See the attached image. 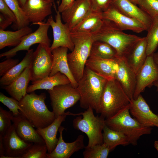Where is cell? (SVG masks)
<instances>
[{"label":"cell","instance_id":"45","mask_svg":"<svg viewBox=\"0 0 158 158\" xmlns=\"http://www.w3.org/2000/svg\"><path fill=\"white\" fill-rule=\"evenodd\" d=\"M153 56L155 61L158 66V52L154 53ZM154 86L157 88V91H158V83L155 85Z\"/></svg>","mask_w":158,"mask_h":158},{"label":"cell","instance_id":"21","mask_svg":"<svg viewBox=\"0 0 158 158\" xmlns=\"http://www.w3.org/2000/svg\"><path fill=\"white\" fill-rule=\"evenodd\" d=\"M81 112L74 114L69 111L65 113L56 118L54 121L48 126L43 128H36V131L44 140L47 146L48 153H51L55 147L58 139L56 135L61 124L65 121L67 116L81 115Z\"/></svg>","mask_w":158,"mask_h":158},{"label":"cell","instance_id":"7","mask_svg":"<svg viewBox=\"0 0 158 158\" xmlns=\"http://www.w3.org/2000/svg\"><path fill=\"white\" fill-rule=\"evenodd\" d=\"M84 112L81 116L74 118L73 121L74 128L85 133L88 138L86 147H90L103 143L102 132L105 125V118L100 116H95L93 109L89 107Z\"/></svg>","mask_w":158,"mask_h":158},{"label":"cell","instance_id":"9","mask_svg":"<svg viewBox=\"0 0 158 158\" xmlns=\"http://www.w3.org/2000/svg\"><path fill=\"white\" fill-rule=\"evenodd\" d=\"M50 47L40 44L34 51L30 66L32 82L49 76L53 60Z\"/></svg>","mask_w":158,"mask_h":158},{"label":"cell","instance_id":"38","mask_svg":"<svg viewBox=\"0 0 158 158\" xmlns=\"http://www.w3.org/2000/svg\"><path fill=\"white\" fill-rule=\"evenodd\" d=\"M138 5L152 18L158 15V0H139Z\"/></svg>","mask_w":158,"mask_h":158},{"label":"cell","instance_id":"11","mask_svg":"<svg viewBox=\"0 0 158 158\" xmlns=\"http://www.w3.org/2000/svg\"><path fill=\"white\" fill-rule=\"evenodd\" d=\"M153 55L147 56L144 63L136 74L133 99L137 98L146 87H150L158 83V66Z\"/></svg>","mask_w":158,"mask_h":158},{"label":"cell","instance_id":"23","mask_svg":"<svg viewBox=\"0 0 158 158\" xmlns=\"http://www.w3.org/2000/svg\"><path fill=\"white\" fill-rule=\"evenodd\" d=\"M111 4L122 13L140 21L147 31L150 27L152 18L129 0H112Z\"/></svg>","mask_w":158,"mask_h":158},{"label":"cell","instance_id":"33","mask_svg":"<svg viewBox=\"0 0 158 158\" xmlns=\"http://www.w3.org/2000/svg\"><path fill=\"white\" fill-rule=\"evenodd\" d=\"M146 37L147 56L153 54L158 46V15L152 18Z\"/></svg>","mask_w":158,"mask_h":158},{"label":"cell","instance_id":"26","mask_svg":"<svg viewBox=\"0 0 158 158\" xmlns=\"http://www.w3.org/2000/svg\"><path fill=\"white\" fill-rule=\"evenodd\" d=\"M102 12L92 11L71 30L72 33H92L101 26Z\"/></svg>","mask_w":158,"mask_h":158},{"label":"cell","instance_id":"25","mask_svg":"<svg viewBox=\"0 0 158 158\" xmlns=\"http://www.w3.org/2000/svg\"><path fill=\"white\" fill-rule=\"evenodd\" d=\"M30 66L26 68L10 84L2 87L12 97L18 101L28 93L27 90L28 85L31 80Z\"/></svg>","mask_w":158,"mask_h":158},{"label":"cell","instance_id":"29","mask_svg":"<svg viewBox=\"0 0 158 158\" xmlns=\"http://www.w3.org/2000/svg\"><path fill=\"white\" fill-rule=\"evenodd\" d=\"M32 32V29L28 26L15 31L0 30V49L6 47L17 46L26 36Z\"/></svg>","mask_w":158,"mask_h":158},{"label":"cell","instance_id":"41","mask_svg":"<svg viewBox=\"0 0 158 158\" xmlns=\"http://www.w3.org/2000/svg\"><path fill=\"white\" fill-rule=\"evenodd\" d=\"M18 59L7 58L0 63V76L2 77L7 73L15 66L19 63Z\"/></svg>","mask_w":158,"mask_h":158},{"label":"cell","instance_id":"43","mask_svg":"<svg viewBox=\"0 0 158 158\" xmlns=\"http://www.w3.org/2000/svg\"><path fill=\"white\" fill-rule=\"evenodd\" d=\"M75 0H61V3H58V10L61 13L66 9Z\"/></svg>","mask_w":158,"mask_h":158},{"label":"cell","instance_id":"12","mask_svg":"<svg viewBox=\"0 0 158 158\" xmlns=\"http://www.w3.org/2000/svg\"><path fill=\"white\" fill-rule=\"evenodd\" d=\"M53 6L56 12L55 21L50 15L47 22L52 28L53 33V40L50 47L51 50L63 47L67 48L72 51L74 44L71 38V31L65 24L62 23L61 13L57 10L55 5Z\"/></svg>","mask_w":158,"mask_h":158},{"label":"cell","instance_id":"49","mask_svg":"<svg viewBox=\"0 0 158 158\" xmlns=\"http://www.w3.org/2000/svg\"><path fill=\"white\" fill-rule=\"evenodd\" d=\"M45 0L51 2L52 3L53 5L55 4L54 3V0Z\"/></svg>","mask_w":158,"mask_h":158},{"label":"cell","instance_id":"6","mask_svg":"<svg viewBox=\"0 0 158 158\" xmlns=\"http://www.w3.org/2000/svg\"><path fill=\"white\" fill-rule=\"evenodd\" d=\"M71 35L74 48L71 52L68 54L67 58L71 73L78 82L83 75L91 45L95 40L91 33L71 32Z\"/></svg>","mask_w":158,"mask_h":158},{"label":"cell","instance_id":"34","mask_svg":"<svg viewBox=\"0 0 158 158\" xmlns=\"http://www.w3.org/2000/svg\"><path fill=\"white\" fill-rule=\"evenodd\" d=\"M4 0L16 18V23L13 25V28L19 30L28 26L30 22L20 6L18 0Z\"/></svg>","mask_w":158,"mask_h":158},{"label":"cell","instance_id":"17","mask_svg":"<svg viewBox=\"0 0 158 158\" xmlns=\"http://www.w3.org/2000/svg\"><path fill=\"white\" fill-rule=\"evenodd\" d=\"M65 129L63 126L59 127V136L57 144L51 153H47V158H69L74 153L85 148L84 137L82 135H79L73 142H65L62 136Z\"/></svg>","mask_w":158,"mask_h":158},{"label":"cell","instance_id":"36","mask_svg":"<svg viewBox=\"0 0 158 158\" xmlns=\"http://www.w3.org/2000/svg\"><path fill=\"white\" fill-rule=\"evenodd\" d=\"M45 144L34 143L27 150L20 158H47Z\"/></svg>","mask_w":158,"mask_h":158},{"label":"cell","instance_id":"4","mask_svg":"<svg viewBox=\"0 0 158 158\" xmlns=\"http://www.w3.org/2000/svg\"><path fill=\"white\" fill-rule=\"evenodd\" d=\"M130 104L112 117L105 119V123L110 128L123 133L130 144L135 146L141 136L151 133L152 128L143 126L131 116Z\"/></svg>","mask_w":158,"mask_h":158},{"label":"cell","instance_id":"5","mask_svg":"<svg viewBox=\"0 0 158 158\" xmlns=\"http://www.w3.org/2000/svg\"><path fill=\"white\" fill-rule=\"evenodd\" d=\"M131 100L115 78L108 79L102 95L98 114L109 118L128 106Z\"/></svg>","mask_w":158,"mask_h":158},{"label":"cell","instance_id":"14","mask_svg":"<svg viewBox=\"0 0 158 158\" xmlns=\"http://www.w3.org/2000/svg\"><path fill=\"white\" fill-rule=\"evenodd\" d=\"M2 142L5 153L4 158H20L33 143L27 142L17 134L13 123L3 136Z\"/></svg>","mask_w":158,"mask_h":158},{"label":"cell","instance_id":"47","mask_svg":"<svg viewBox=\"0 0 158 158\" xmlns=\"http://www.w3.org/2000/svg\"><path fill=\"white\" fill-rule=\"evenodd\" d=\"M154 146L155 148L158 152V140H157L154 141Z\"/></svg>","mask_w":158,"mask_h":158},{"label":"cell","instance_id":"37","mask_svg":"<svg viewBox=\"0 0 158 158\" xmlns=\"http://www.w3.org/2000/svg\"><path fill=\"white\" fill-rule=\"evenodd\" d=\"M13 116L12 112L0 107V136L3 137L11 126Z\"/></svg>","mask_w":158,"mask_h":158},{"label":"cell","instance_id":"32","mask_svg":"<svg viewBox=\"0 0 158 158\" xmlns=\"http://www.w3.org/2000/svg\"><path fill=\"white\" fill-rule=\"evenodd\" d=\"M89 57L108 59L118 58L116 51L110 45L105 42L95 40L92 44Z\"/></svg>","mask_w":158,"mask_h":158},{"label":"cell","instance_id":"40","mask_svg":"<svg viewBox=\"0 0 158 158\" xmlns=\"http://www.w3.org/2000/svg\"><path fill=\"white\" fill-rule=\"evenodd\" d=\"M112 0H90L93 11L103 12L111 4Z\"/></svg>","mask_w":158,"mask_h":158},{"label":"cell","instance_id":"10","mask_svg":"<svg viewBox=\"0 0 158 158\" xmlns=\"http://www.w3.org/2000/svg\"><path fill=\"white\" fill-rule=\"evenodd\" d=\"M39 27L34 32L28 35L17 46L0 54V58L5 57L7 59L15 56L17 53L22 50L28 51L30 47L36 44H44L50 46L51 40L48 35L49 25L45 21L37 23Z\"/></svg>","mask_w":158,"mask_h":158},{"label":"cell","instance_id":"22","mask_svg":"<svg viewBox=\"0 0 158 158\" xmlns=\"http://www.w3.org/2000/svg\"><path fill=\"white\" fill-rule=\"evenodd\" d=\"M68 49L67 48L61 47L51 51L53 60L49 76H52L58 72H60L65 75L69 79L73 86L76 88L78 82L74 78L68 63L67 55Z\"/></svg>","mask_w":158,"mask_h":158},{"label":"cell","instance_id":"8","mask_svg":"<svg viewBox=\"0 0 158 158\" xmlns=\"http://www.w3.org/2000/svg\"><path fill=\"white\" fill-rule=\"evenodd\" d=\"M48 92L56 118L64 114L66 109L74 105L80 99L77 88L71 83L56 86Z\"/></svg>","mask_w":158,"mask_h":158},{"label":"cell","instance_id":"44","mask_svg":"<svg viewBox=\"0 0 158 158\" xmlns=\"http://www.w3.org/2000/svg\"><path fill=\"white\" fill-rule=\"evenodd\" d=\"M13 22L5 17L2 14H0V30H4Z\"/></svg>","mask_w":158,"mask_h":158},{"label":"cell","instance_id":"39","mask_svg":"<svg viewBox=\"0 0 158 158\" xmlns=\"http://www.w3.org/2000/svg\"><path fill=\"white\" fill-rule=\"evenodd\" d=\"M0 101L12 112L14 116L21 114L19 111H21V109L19 106V101L13 98L8 97L0 92Z\"/></svg>","mask_w":158,"mask_h":158},{"label":"cell","instance_id":"35","mask_svg":"<svg viewBox=\"0 0 158 158\" xmlns=\"http://www.w3.org/2000/svg\"><path fill=\"white\" fill-rule=\"evenodd\" d=\"M83 152L84 158H107L111 150L105 143L95 145L90 147L85 146Z\"/></svg>","mask_w":158,"mask_h":158},{"label":"cell","instance_id":"20","mask_svg":"<svg viewBox=\"0 0 158 158\" xmlns=\"http://www.w3.org/2000/svg\"><path fill=\"white\" fill-rule=\"evenodd\" d=\"M12 122L17 134L24 141L33 143L45 144L33 125L21 113L14 116Z\"/></svg>","mask_w":158,"mask_h":158},{"label":"cell","instance_id":"1","mask_svg":"<svg viewBox=\"0 0 158 158\" xmlns=\"http://www.w3.org/2000/svg\"><path fill=\"white\" fill-rule=\"evenodd\" d=\"M123 31L112 21L103 19L100 27L92 34L95 40L105 42L113 47L118 58L126 59L142 37Z\"/></svg>","mask_w":158,"mask_h":158},{"label":"cell","instance_id":"16","mask_svg":"<svg viewBox=\"0 0 158 158\" xmlns=\"http://www.w3.org/2000/svg\"><path fill=\"white\" fill-rule=\"evenodd\" d=\"M92 10L90 0H75L61 13V18L71 31Z\"/></svg>","mask_w":158,"mask_h":158},{"label":"cell","instance_id":"19","mask_svg":"<svg viewBox=\"0 0 158 158\" xmlns=\"http://www.w3.org/2000/svg\"><path fill=\"white\" fill-rule=\"evenodd\" d=\"M115 78L130 100L133 99L136 84V74L130 68L126 59L118 58Z\"/></svg>","mask_w":158,"mask_h":158},{"label":"cell","instance_id":"28","mask_svg":"<svg viewBox=\"0 0 158 158\" xmlns=\"http://www.w3.org/2000/svg\"><path fill=\"white\" fill-rule=\"evenodd\" d=\"M32 83L27 88L28 93L37 90H52L56 86L71 83L69 79L65 75L58 72L53 75L47 77L39 80L32 82Z\"/></svg>","mask_w":158,"mask_h":158},{"label":"cell","instance_id":"46","mask_svg":"<svg viewBox=\"0 0 158 158\" xmlns=\"http://www.w3.org/2000/svg\"><path fill=\"white\" fill-rule=\"evenodd\" d=\"M21 7L23 6L25 4L26 0H18Z\"/></svg>","mask_w":158,"mask_h":158},{"label":"cell","instance_id":"13","mask_svg":"<svg viewBox=\"0 0 158 158\" xmlns=\"http://www.w3.org/2000/svg\"><path fill=\"white\" fill-rule=\"evenodd\" d=\"M129 111L133 117L143 126L158 128V115L152 111L141 94L131 100Z\"/></svg>","mask_w":158,"mask_h":158},{"label":"cell","instance_id":"42","mask_svg":"<svg viewBox=\"0 0 158 158\" xmlns=\"http://www.w3.org/2000/svg\"><path fill=\"white\" fill-rule=\"evenodd\" d=\"M0 12L5 17L11 21L15 25L16 18L14 14L8 6L4 0H0Z\"/></svg>","mask_w":158,"mask_h":158},{"label":"cell","instance_id":"3","mask_svg":"<svg viewBox=\"0 0 158 158\" xmlns=\"http://www.w3.org/2000/svg\"><path fill=\"white\" fill-rule=\"evenodd\" d=\"M46 98L44 93L38 95L34 91L27 93L19 101L20 112L36 128L48 126L56 118L54 113L45 104Z\"/></svg>","mask_w":158,"mask_h":158},{"label":"cell","instance_id":"2","mask_svg":"<svg viewBox=\"0 0 158 158\" xmlns=\"http://www.w3.org/2000/svg\"><path fill=\"white\" fill-rule=\"evenodd\" d=\"M107 80L85 66L76 87L80 95V105L83 109L91 107L98 113L101 98Z\"/></svg>","mask_w":158,"mask_h":158},{"label":"cell","instance_id":"48","mask_svg":"<svg viewBox=\"0 0 158 158\" xmlns=\"http://www.w3.org/2000/svg\"><path fill=\"white\" fill-rule=\"evenodd\" d=\"M129 1H131V2L133 4L136 5H138L139 3V0H129Z\"/></svg>","mask_w":158,"mask_h":158},{"label":"cell","instance_id":"27","mask_svg":"<svg viewBox=\"0 0 158 158\" xmlns=\"http://www.w3.org/2000/svg\"><path fill=\"white\" fill-rule=\"evenodd\" d=\"M146 37H143L135 46L126 59L129 66L136 74L146 59Z\"/></svg>","mask_w":158,"mask_h":158},{"label":"cell","instance_id":"30","mask_svg":"<svg viewBox=\"0 0 158 158\" xmlns=\"http://www.w3.org/2000/svg\"><path fill=\"white\" fill-rule=\"evenodd\" d=\"M33 53L32 49L27 51L22 60L1 77L0 79V85L1 87L10 84L22 73L26 68L30 66Z\"/></svg>","mask_w":158,"mask_h":158},{"label":"cell","instance_id":"31","mask_svg":"<svg viewBox=\"0 0 158 158\" xmlns=\"http://www.w3.org/2000/svg\"><path fill=\"white\" fill-rule=\"evenodd\" d=\"M103 142L111 151L119 145L126 146L130 144L127 137L122 133L111 129L106 125L103 130Z\"/></svg>","mask_w":158,"mask_h":158},{"label":"cell","instance_id":"18","mask_svg":"<svg viewBox=\"0 0 158 158\" xmlns=\"http://www.w3.org/2000/svg\"><path fill=\"white\" fill-rule=\"evenodd\" d=\"M52 4L45 0H26L21 7L29 22L35 25L51 14Z\"/></svg>","mask_w":158,"mask_h":158},{"label":"cell","instance_id":"15","mask_svg":"<svg viewBox=\"0 0 158 158\" xmlns=\"http://www.w3.org/2000/svg\"><path fill=\"white\" fill-rule=\"evenodd\" d=\"M102 16L103 19L112 21L123 31L130 30L136 33L147 31L142 23L122 13L112 4L102 12Z\"/></svg>","mask_w":158,"mask_h":158},{"label":"cell","instance_id":"24","mask_svg":"<svg viewBox=\"0 0 158 158\" xmlns=\"http://www.w3.org/2000/svg\"><path fill=\"white\" fill-rule=\"evenodd\" d=\"M118 59H108L89 57L86 62L85 66L108 80L115 78Z\"/></svg>","mask_w":158,"mask_h":158}]
</instances>
